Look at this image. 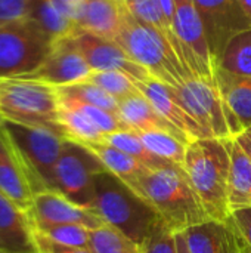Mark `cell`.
<instances>
[{"mask_svg":"<svg viewBox=\"0 0 251 253\" xmlns=\"http://www.w3.org/2000/svg\"><path fill=\"white\" fill-rule=\"evenodd\" d=\"M130 188L146 200L176 233L212 221L195 194L188 173L180 166L148 168Z\"/></svg>","mask_w":251,"mask_h":253,"instance_id":"cell-1","label":"cell"},{"mask_svg":"<svg viewBox=\"0 0 251 253\" xmlns=\"http://www.w3.org/2000/svg\"><path fill=\"white\" fill-rule=\"evenodd\" d=\"M185 172L212 221L226 222L229 211L231 156L226 141L197 139L186 148Z\"/></svg>","mask_w":251,"mask_h":253,"instance_id":"cell-2","label":"cell"},{"mask_svg":"<svg viewBox=\"0 0 251 253\" xmlns=\"http://www.w3.org/2000/svg\"><path fill=\"white\" fill-rule=\"evenodd\" d=\"M93 211L107 225L118 230L142 249L161 221L146 200L108 170L95 179Z\"/></svg>","mask_w":251,"mask_h":253,"instance_id":"cell-3","label":"cell"},{"mask_svg":"<svg viewBox=\"0 0 251 253\" xmlns=\"http://www.w3.org/2000/svg\"><path fill=\"white\" fill-rule=\"evenodd\" d=\"M0 126L15 148L34 194L56 191L55 170L67 141L61 129L43 125H22L0 120Z\"/></svg>","mask_w":251,"mask_h":253,"instance_id":"cell-4","label":"cell"},{"mask_svg":"<svg viewBox=\"0 0 251 253\" xmlns=\"http://www.w3.org/2000/svg\"><path fill=\"white\" fill-rule=\"evenodd\" d=\"M114 42L133 62L145 68L158 82L176 87L191 79L188 71L167 50L163 42L129 12L124 0L121 25Z\"/></svg>","mask_w":251,"mask_h":253,"instance_id":"cell-5","label":"cell"},{"mask_svg":"<svg viewBox=\"0 0 251 253\" xmlns=\"http://www.w3.org/2000/svg\"><path fill=\"white\" fill-rule=\"evenodd\" d=\"M58 89L36 80L0 79V120L58 127Z\"/></svg>","mask_w":251,"mask_h":253,"instance_id":"cell-6","label":"cell"},{"mask_svg":"<svg viewBox=\"0 0 251 253\" xmlns=\"http://www.w3.org/2000/svg\"><path fill=\"white\" fill-rule=\"evenodd\" d=\"M53 44L31 19L0 27V79L34 73L46 61Z\"/></svg>","mask_w":251,"mask_h":253,"instance_id":"cell-7","label":"cell"},{"mask_svg":"<svg viewBox=\"0 0 251 253\" xmlns=\"http://www.w3.org/2000/svg\"><path fill=\"white\" fill-rule=\"evenodd\" d=\"M102 163L81 144L67 139L55 170V188L72 203L93 211L95 179Z\"/></svg>","mask_w":251,"mask_h":253,"instance_id":"cell-8","label":"cell"},{"mask_svg":"<svg viewBox=\"0 0 251 253\" xmlns=\"http://www.w3.org/2000/svg\"><path fill=\"white\" fill-rule=\"evenodd\" d=\"M188 114L198 123L207 139H232L228 110L216 80L191 77L175 87Z\"/></svg>","mask_w":251,"mask_h":253,"instance_id":"cell-9","label":"cell"},{"mask_svg":"<svg viewBox=\"0 0 251 253\" xmlns=\"http://www.w3.org/2000/svg\"><path fill=\"white\" fill-rule=\"evenodd\" d=\"M175 31L182 46L186 68L192 77L216 80V64L209 46L201 16L194 0L176 1Z\"/></svg>","mask_w":251,"mask_h":253,"instance_id":"cell-10","label":"cell"},{"mask_svg":"<svg viewBox=\"0 0 251 253\" xmlns=\"http://www.w3.org/2000/svg\"><path fill=\"white\" fill-rule=\"evenodd\" d=\"M201 16L209 46L217 67L226 46L238 34L251 30V21L237 0H194Z\"/></svg>","mask_w":251,"mask_h":253,"instance_id":"cell-11","label":"cell"},{"mask_svg":"<svg viewBox=\"0 0 251 253\" xmlns=\"http://www.w3.org/2000/svg\"><path fill=\"white\" fill-rule=\"evenodd\" d=\"M34 228L55 225H80L87 230H96L105 222L90 209L81 208L58 191H41L34 194L31 211L28 212Z\"/></svg>","mask_w":251,"mask_h":253,"instance_id":"cell-12","label":"cell"},{"mask_svg":"<svg viewBox=\"0 0 251 253\" xmlns=\"http://www.w3.org/2000/svg\"><path fill=\"white\" fill-rule=\"evenodd\" d=\"M92 70L72 39H65L53 44L46 61L31 74L19 77L36 80L53 87H64L83 83Z\"/></svg>","mask_w":251,"mask_h":253,"instance_id":"cell-13","label":"cell"},{"mask_svg":"<svg viewBox=\"0 0 251 253\" xmlns=\"http://www.w3.org/2000/svg\"><path fill=\"white\" fill-rule=\"evenodd\" d=\"M72 40L92 71H118L135 82L154 79L145 68L133 62L114 40H107L84 31L77 33Z\"/></svg>","mask_w":251,"mask_h":253,"instance_id":"cell-14","label":"cell"},{"mask_svg":"<svg viewBox=\"0 0 251 253\" xmlns=\"http://www.w3.org/2000/svg\"><path fill=\"white\" fill-rule=\"evenodd\" d=\"M136 86L139 92L151 102L154 110L166 122L175 126L188 139L189 144L197 139H207L198 123L183 108L173 86H169L155 79H149L146 82H136Z\"/></svg>","mask_w":251,"mask_h":253,"instance_id":"cell-15","label":"cell"},{"mask_svg":"<svg viewBox=\"0 0 251 253\" xmlns=\"http://www.w3.org/2000/svg\"><path fill=\"white\" fill-rule=\"evenodd\" d=\"M0 193L25 212L31 211L34 191L27 172L0 126Z\"/></svg>","mask_w":251,"mask_h":253,"instance_id":"cell-16","label":"cell"},{"mask_svg":"<svg viewBox=\"0 0 251 253\" xmlns=\"http://www.w3.org/2000/svg\"><path fill=\"white\" fill-rule=\"evenodd\" d=\"M0 253H37L28 212L0 193Z\"/></svg>","mask_w":251,"mask_h":253,"instance_id":"cell-17","label":"cell"},{"mask_svg":"<svg viewBox=\"0 0 251 253\" xmlns=\"http://www.w3.org/2000/svg\"><path fill=\"white\" fill-rule=\"evenodd\" d=\"M216 83L228 110L232 138L251 127V79H238L216 70Z\"/></svg>","mask_w":251,"mask_h":253,"instance_id":"cell-18","label":"cell"},{"mask_svg":"<svg viewBox=\"0 0 251 253\" xmlns=\"http://www.w3.org/2000/svg\"><path fill=\"white\" fill-rule=\"evenodd\" d=\"M117 117L121 120V123L132 132L141 133V132H167L178 138H180L183 142H188V139L169 122H166L151 105V102L142 95H135L130 98H126L123 101H118L117 108Z\"/></svg>","mask_w":251,"mask_h":253,"instance_id":"cell-19","label":"cell"},{"mask_svg":"<svg viewBox=\"0 0 251 253\" xmlns=\"http://www.w3.org/2000/svg\"><path fill=\"white\" fill-rule=\"evenodd\" d=\"M123 16V0H84L80 31L114 40Z\"/></svg>","mask_w":251,"mask_h":253,"instance_id":"cell-20","label":"cell"},{"mask_svg":"<svg viewBox=\"0 0 251 253\" xmlns=\"http://www.w3.org/2000/svg\"><path fill=\"white\" fill-rule=\"evenodd\" d=\"M231 156L229 172V211L251 208V160L232 138L226 141Z\"/></svg>","mask_w":251,"mask_h":253,"instance_id":"cell-21","label":"cell"},{"mask_svg":"<svg viewBox=\"0 0 251 253\" xmlns=\"http://www.w3.org/2000/svg\"><path fill=\"white\" fill-rule=\"evenodd\" d=\"M189 253H231L232 227L226 222L209 221L183 231Z\"/></svg>","mask_w":251,"mask_h":253,"instance_id":"cell-22","label":"cell"},{"mask_svg":"<svg viewBox=\"0 0 251 253\" xmlns=\"http://www.w3.org/2000/svg\"><path fill=\"white\" fill-rule=\"evenodd\" d=\"M80 144V142H78ZM86 147L108 170L109 173L120 178L124 184L132 187L145 172L149 166L141 163L138 159L105 144V142H89L81 144Z\"/></svg>","mask_w":251,"mask_h":253,"instance_id":"cell-23","label":"cell"},{"mask_svg":"<svg viewBox=\"0 0 251 253\" xmlns=\"http://www.w3.org/2000/svg\"><path fill=\"white\" fill-rule=\"evenodd\" d=\"M30 19L53 42L58 43L65 39H72L78 31L53 3V0H34Z\"/></svg>","mask_w":251,"mask_h":253,"instance_id":"cell-24","label":"cell"},{"mask_svg":"<svg viewBox=\"0 0 251 253\" xmlns=\"http://www.w3.org/2000/svg\"><path fill=\"white\" fill-rule=\"evenodd\" d=\"M58 126L65 135L67 139L89 144V142H102L104 133L78 110L61 101Z\"/></svg>","mask_w":251,"mask_h":253,"instance_id":"cell-25","label":"cell"},{"mask_svg":"<svg viewBox=\"0 0 251 253\" xmlns=\"http://www.w3.org/2000/svg\"><path fill=\"white\" fill-rule=\"evenodd\" d=\"M216 70H222L238 79H251V30L231 40Z\"/></svg>","mask_w":251,"mask_h":253,"instance_id":"cell-26","label":"cell"},{"mask_svg":"<svg viewBox=\"0 0 251 253\" xmlns=\"http://www.w3.org/2000/svg\"><path fill=\"white\" fill-rule=\"evenodd\" d=\"M136 135L155 157L175 166H185L188 144L180 138L167 132H141Z\"/></svg>","mask_w":251,"mask_h":253,"instance_id":"cell-27","label":"cell"},{"mask_svg":"<svg viewBox=\"0 0 251 253\" xmlns=\"http://www.w3.org/2000/svg\"><path fill=\"white\" fill-rule=\"evenodd\" d=\"M89 249L92 253H142L141 246L107 224L96 230H90Z\"/></svg>","mask_w":251,"mask_h":253,"instance_id":"cell-28","label":"cell"},{"mask_svg":"<svg viewBox=\"0 0 251 253\" xmlns=\"http://www.w3.org/2000/svg\"><path fill=\"white\" fill-rule=\"evenodd\" d=\"M102 142L138 159L141 163H143L149 168H158V166L170 165V163L155 157L151 151H148V148L142 144L139 136L132 130H118V132L105 135Z\"/></svg>","mask_w":251,"mask_h":253,"instance_id":"cell-29","label":"cell"},{"mask_svg":"<svg viewBox=\"0 0 251 253\" xmlns=\"http://www.w3.org/2000/svg\"><path fill=\"white\" fill-rule=\"evenodd\" d=\"M58 93L61 98L67 99H74L78 102H84L98 108H102L105 111H109L117 116V108H118V101L114 99L111 95L99 89L98 86L83 82L71 86H64V87H56Z\"/></svg>","mask_w":251,"mask_h":253,"instance_id":"cell-30","label":"cell"},{"mask_svg":"<svg viewBox=\"0 0 251 253\" xmlns=\"http://www.w3.org/2000/svg\"><path fill=\"white\" fill-rule=\"evenodd\" d=\"M84 82L98 86L117 101H123L141 93L136 82L118 71H92Z\"/></svg>","mask_w":251,"mask_h":253,"instance_id":"cell-31","label":"cell"},{"mask_svg":"<svg viewBox=\"0 0 251 253\" xmlns=\"http://www.w3.org/2000/svg\"><path fill=\"white\" fill-rule=\"evenodd\" d=\"M33 230L40 236L46 237L47 240L61 246L78 248V249L90 248V230L80 225H55V227H43V228L33 227Z\"/></svg>","mask_w":251,"mask_h":253,"instance_id":"cell-32","label":"cell"},{"mask_svg":"<svg viewBox=\"0 0 251 253\" xmlns=\"http://www.w3.org/2000/svg\"><path fill=\"white\" fill-rule=\"evenodd\" d=\"M61 101L71 105V107H74L75 110L81 111L104 135H109V133H114V132H118V130H129L121 123V120L115 114H112L109 111H105L102 108H98V107H93V105H89V104H84V102H78V101H74V99L61 98Z\"/></svg>","mask_w":251,"mask_h":253,"instance_id":"cell-33","label":"cell"},{"mask_svg":"<svg viewBox=\"0 0 251 253\" xmlns=\"http://www.w3.org/2000/svg\"><path fill=\"white\" fill-rule=\"evenodd\" d=\"M142 253H178L176 231H173L163 219L152 230Z\"/></svg>","mask_w":251,"mask_h":253,"instance_id":"cell-34","label":"cell"},{"mask_svg":"<svg viewBox=\"0 0 251 253\" xmlns=\"http://www.w3.org/2000/svg\"><path fill=\"white\" fill-rule=\"evenodd\" d=\"M33 6L34 0H0V27L28 21Z\"/></svg>","mask_w":251,"mask_h":253,"instance_id":"cell-35","label":"cell"},{"mask_svg":"<svg viewBox=\"0 0 251 253\" xmlns=\"http://www.w3.org/2000/svg\"><path fill=\"white\" fill-rule=\"evenodd\" d=\"M34 242H36L37 253H92V251L89 249H78V248H68V246L56 245L36 231H34Z\"/></svg>","mask_w":251,"mask_h":253,"instance_id":"cell-36","label":"cell"},{"mask_svg":"<svg viewBox=\"0 0 251 253\" xmlns=\"http://www.w3.org/2000/svg\"><path fill=\"white\" fill-rule=\"evenodd\" d=\"M231 219L235 228L238 230V233L241 234V237L246 240V243L251 249V208L231 212Z\"/></svg>","mask_w":251,"mask_h":253,"instance_id":"cell-37","label":"cell"},{"mask_svg":"<svg viewBox=\"0 0 251 253\" xmlns=\"http://www.w3.org/2000/svg\"><path fill=\"white\" fill-rule=\"evenodd\" d=\"M229 224L232 227V251H231V253H251V249L249 248V245L246 243V240L241 237L238 230L235 228L231 216H229Z\"/></svg>","mask_w":251,"mask_h":253,"instance_id":"cell-38","label":"cell"},{"mask_svg":"<svg viewBox=\"0 0 251 253\" xmlns=\"http://www.w3.org/2000/svg\"><path fill=\"white\" fill-rule=\"evenodd\" d=\"M234 139L238 142V145L243 148V151L250 157L251 160V127L244 129V130H243L241 133H238Z\"/></svg>","mask_w":251,"mask_h":253,"instance_id":"cell-39","label":"cell"},{"mask_svg":"<svg viewBox=\"0 0 251 253\" xmlns=\"http://www.w3.org/2000/svg\"><path fill=\"white\" fill-rule=\"evenodd\" d=\"M176 246H178V253H189L183 233H176Z\"/></svg>","mask_w":251,"mask_h":253,"instance_id":"cell-40","label":"cell"},{"mask_svg":"<svg viewBox=\"0 0 251 253\" xmlns=\"http://www.w3.org/2000/svg\"><path fill=\"white\" fill-rule=\"evenodd\" d=\"M244 15L251 21V0H237Z\"/></svg>","mask_w":251,"mask_h":253,"instance_id":"cell-41","label":"cell"}]
</instances>
